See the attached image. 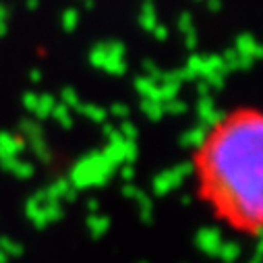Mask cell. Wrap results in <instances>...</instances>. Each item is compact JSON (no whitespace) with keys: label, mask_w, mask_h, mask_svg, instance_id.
<instances>
[{"label":"cell","mask_w":263,"mask_h":263,"mask_svg":"<svg viewBox=\"0 0 263 263\" xmlns=\"http://www.w3.org/2000/svg\"><path fill=\"white\" fill-rule=\"evenodd\" d=\"M197 176L224 222L263 230V110L240 108L218 120L197 152Z\"/></svg>","instance_id":"6da1fadb"}]
</instances>
